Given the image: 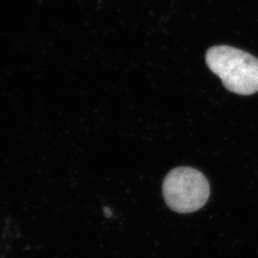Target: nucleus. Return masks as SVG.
<instances>
[{
  "label": "nucleus",
  "mask_w": 258,
  "mask_h": 258,
  "mask_svg": "<svg viewBox=\"0 0 258 258\" xmlns=\"http://www.w3.org/2000/svg\"><path fill=\"white\" fill-rule=\"evenodd\" d=\"M206 61L231 92L249 96L258 92V58L234 47L219 45L209 49Z\"/></svg>",
  "instance_id": "1"
},
{
  "label": "nucleus",
  "mask_w": 258,
  "mask_h": 258,
  "mask_svg": "<svg viewBox=\"0 0 258 258\" xmlns=\"http://www.w3.org/2000/svg\"><path fill=\"white\" fill-rule=\"evenodd\" d=\"M211 194L207 178L199 170L182 166L172 169L165 178L163 194L166 205L176 212L200 210Z\"/></svg>",
  "instance_id": "2"
}]
</instances>
